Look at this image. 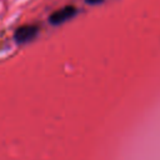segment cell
I'll return each instance as SVG.
<instances>
[{"label":"cell","mask_w":160,"mask_h":160,"mask_svg":"<svg viewBox=\"0 0 160 160\" xmlns=\"http://www.w3.org/2000/svg\"><path fill=\"white\" fill-rule=\"evenodd\" d=\"M39 31H40L39 26L34 25V24H28V25L19 26L14 32V40L18 44L30 42L39 35Z\"/></svg>","instance_id":"cell-1"},{"label":"cell","mask_w":160,"mask_h":160,"mask_svg":"<svg viewBox=\"0 0 160 160\" xmlns=\"http://www.w3.org/2000/svg\"><path fill=\"white\" fill-rule=\"evenodd\" d=\"M78 10L75 6L72 5H68V6H64L56 11H54L52 14H50L49 16V22L51 25H61L64 24L65 21L70 20L71 18H74L76 15Z\"/></svg>","instance_id":"cell-2"},{"label":"cell","mask_w":160,"mask_h":160,"mask_svg":"<svg viewBox=\"0 0 160 160\" xmlns=\"http://www.w3.org/2000/svg\"><path fill=\"white\" fill-rule=\"evenodd\" d=\"M102 1L104 0H85V2L89 5H98V4H101Z\"/></svg>","instance_id":"cell-3"}]
</instances>
